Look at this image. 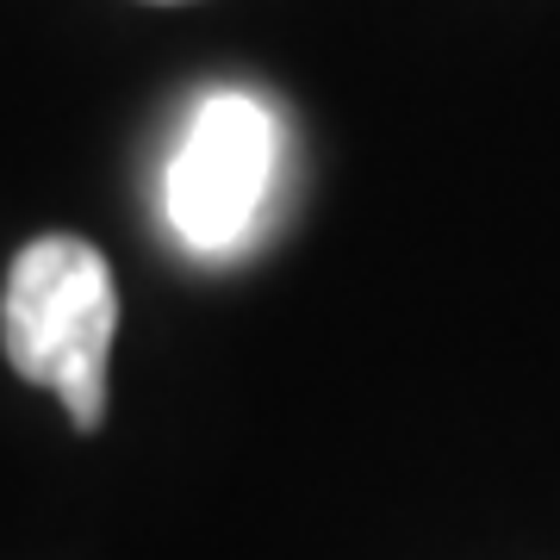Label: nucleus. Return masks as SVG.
I'll return each mask as SVG.
<instances>
[{
  "mask_svg": "<svg viewBox=\"0 0 560 560\" xmlns=\"http://www.w3.org/2000/svg\"><path fill=\"white\" fill-rule=\"evenodd\" d=\"M113 330H119V287L101 249L81 237L25 243L7 275L0 337H7V361L25 381L62 393L75 430H101L106 418Z\"/></svg>",
  "mask_w": 560,
  "mask_h": 560,
  "instance_id": "f257e3e1",
  "label": "nucleus"
},
{
  "mask_svg": "<svg viewBox=\"0 0 560 560\" xmlns=\"http://www.w3.org/2000/svg\"><path fill=\"white\" fill-rule=\"evenodd\" d=\"M275 180V119L268 106L219 88L194 106V119L180 131L175 156H168V224L187 249L200 256H231L261 219Z\"/></svg>",
  "mask_w": 560,
  "mask_h": 560,
  "instance_id": "f03ea898",
  "label": "nucleus"
},
{
  "mask_svg": "<svg viewBox=\"0 0 560 560\" xmlns=\"http://www.w3.org/2000/svg\"><path fill=\"white\" fill-rule=\"evenodd\" d=\"M162 7H168V0H162Z\"/></svg>",
  "mask_w": 560,
  "mask_h": 560,
  "instance_id": "7ed1b4c3",
  "label": "nucleus"
}]
</instances>
